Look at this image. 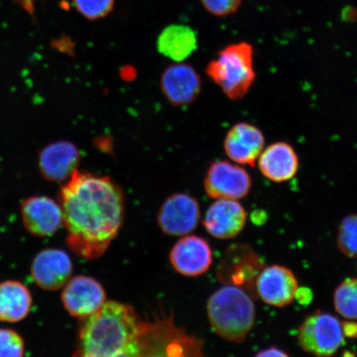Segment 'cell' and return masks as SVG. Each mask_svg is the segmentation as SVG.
Wrapping results in <instances>:
<instances>
[{"label":"cell","mask_w":357,"mask_h":357,"mask_svg":"<svg viewBox=\"0 0 357 357\" xmlns=\"http://www.w3.org/2000/svg\"><path fill=\"white\" fill-rule=\"evenodd\" d=\"M189 345L190 337L171 320L147 323L132 306L109 301L84 321L75 356L137 357L173 355L172 351L181 355Z\"/></svg>","instance_id":"cell-1"},{"label":"cell","mask_w":357,"mask_h":357,"mask_svg":"<svg viewBox=\"0 0 357 357\" xmlns=\"http://www.w3.org/2000/svg\"><path fill=\"white\" fill-rule=\"evenodd\" d=\"M66 244L88 260L100 257L121 229L123 191L108 176L75 171L61 187Z\"/></svg>","instance_id":"cell-2"},{"label":"cell","mask_w":357,"mask_h":357,"mask_svg":"<svg viewBox=\"0 0 357 357\" xmlns=\"http://www.w3.org/2000/svg\"><path fill=\"white\" fill-rule=\"evenodd\" d=\"M207 314L214 333L226 341L242 343L255 324L256 306L244 289L226 284L209 297Z\"/></svg>","instance_id":"cell-3"},{"label":"cell","mask_w":357,"mask_h":357,"mask_svg":"<svg viewBox=\"0 0 357 357\" xmlns=\"http://www.w3.org/2000/svg\"><path fill=\"white\" fill-rule=\"evenodd\" d=\"M206 73L229 99H242L256 79L252 45L243 42L223 48L209 62Z\"/></svg>","instance_id":"cell-4"},{"label":"cell","mask_w":357,"mask_h":357,"mask_svg":"<svg viewBox=\"0 0 357 357\" xmlns=\"http://www.w3.org/2000/svg\"><path fill=\"white\" fill-rule=\"evenodd\" d=\"M342 323L328 312L316 310L307 315L298 329L302 349L317 356H331L344 343Z\"/></svg>","instance_id":"cell-5"},{"label":"cell","mask_w":357,"mask_h":357,"mask_svg":"<svg viewBox=\"0 0 357 357\" xmlns=\"http://www.w3.org/2000/svg\"><path fill=\"white\" fill-rule=\"evenodd\" d=\"M264 267V263L251 245L235 244L227 250L223 257L218 269V280L243 289L256 298V281Z\"/></svg>","instance_id":"cell-6"},{"label":"cell","mask_w":357,"mask_h":357,"mask_svg":"<svg viewBox=\"0 0 357 357\" xmlns=\"http://www.w3.org/2000/svg\"><path fill=\"white\" fill-rule=\"evenodd\" d=\"M252 186V178L248 172L243 167L227 160L212 163L204 178L205 191L209 197L215 199H244Z\"/></svg>","instance_id":"cell-7"},{"label":"cell","mask_w":357,"mask_h":357,"mask_svg":"<svg viewBox=\"0 0 357 357\" xmlns=\"http://www.w3.org/2000/svg\"><path fill=\"white\" fill-rule=\"evenodd\" d=\"M61 301L70 316L86 319L104 305L106 294L99 281L87 275H77L66 284Z\"/></svg>","instance_id":"cell-8"},{"label":"cell","mask_w":357,"mask_h":357,"mask_svg":"<svg viewBox=\"0 0 357 357\" xmlns=\"http://www.w3.org/2000/svg\"><path fill=\"white\" fill-rule=\"evenodd\" d=\"M200 206L198 200L187 194H174L167 199L158 213V225L169 236H185L198 226Z\"/></svg>","instance_id":"cell-9"},{"label":"cell","mask_w":357,"mask_h":357,"mask_svg":"<svg viewBox=\"0 0 357 357\" xmlns=\"http://www.w3.org/2000/svg\"><path fill=\"white\" fill-rule=\"evenodd\" d=\"M73 264L64 250L47 248L35 256L31 275L38 287L56 291L63 288L73 275Z\"/></svg>","instance_id":"cell-10"},{"label":"cell","mask_w":357,"mask_h":357,"mask_svg":"<svg viewBox=\"0 0 357 357\" xmlns=\"http://www.w3.org/2000/svg\"><path fill=\"white\" fill-rule=\"evenodd\" d=\"M20 211L26 230L38 238L52 236L64 225L61 205L47 196L26 199Z\"/></svg>","instance_id":"cell-11"},{"label":"cell","mask_w":357,"mask_h":357,"mask_svg":"<svg viewBox=\"0 0 357 357\" xmlns=\"http://www.w3.org/2000/svg\"><path fill=\"white\" fill-rule=\"evenodd\" d=\"M298 288L294 272L280 265L263 268L256 281L257 296L266 305L276 307L291 303L296 298Z\"/></svg>","instance_id":"cell-12"},{"label":"cell","mask_w":357,"mask_h":357,"mask_svg":"<svg viewBox=\"0 0 357 357\" xmlns=\"http://www.w3.org/2000/svg\"><path fill=\"white\" fill-rule=\"evenodd\" d=\"M160 84L166 99L177 107L189 105L197 100L202 87L197 71L183 61L165 69Z\"/></svg>","instance_id":"cell-13"},{"label":"cell","mask_w":357,"mask_h":357,"mask_svg":"<svg viewBox=\"0 0 357 357\" xmlns=\"http://www.w3.org/2000/svg\"><path fill=\"white\" fill-rule=\"evenodd\" d=\"M169 261L178 273L195 278L207 272L213 263V252L206 240L186 236L178 241L169 253Z\"/></svg>","instance_id":"cell-14"},{"label":"cell","mask_w":357,"mask_h":357,"mask_svg":"<svg viewBox=\"0 0 357 357\" xmlns=\"http://www.w3.org/2000/svg\"><path fill=\"white\" fill-rule=\"evenodd\" d=\"M247 222V212L238 200L217 199L208 208L204 226L217 239L234 238L242 231Z\"/></svg>","instance_id":"cell-15"},{"label":"cell","mask_w":357,"mask_h":357,"mask_svg":"<svg viewBox=\"0 0 357 357\" xmlns=\"http://www.w3.org/2000/svg\"><path fill=\"white\" fill-rule=\"evenodd\" d=\"M80 159L82 153L73 142H53L45 147L40 153V172L49 181H65L77 171Z\"/></svg>","instance_id":"cell-16"},{"label":"cell","mask_w":357,"mask_h":357,"mask_svg":"<svg viewBox=\"0 0 357 357\" xmlns=\"http://www.w3.org/2000/svg\"><path fill=\"white\" fill-rule=\"evenodd\" d=\"M223 146L234 162L254 167L264 150V134L252 124L236 123L227 132Z\"/></svg>","instance_id":"cell-17"},{"label":"cell","mask_w":357,"mask_h":357,"mask_svg":"<svg viewBox=\"0 0 357 357\" xmlns=\"http://www.w3.org/2000/svg\"><path fill=\"white\" fill-rule=\"evenodd\" d=\"M300 167L296 150L287 142H278L268 146L258 158V167L268 180L281 183L291 180Z\"/></svg>","instance_id":"cell-18"},{"label":"cell","mask_w":357,"mask_h":357,"mask_svg":"<svg viewBox=\"0 0 357 357\" xmlns=\"http://www.w3.org/2000/svg\"><path fill=\"white\" fill-rule=\"evenodd\" d=\"M156 47L160 54L174 61L182 62L197 49V35L189 26L169 25L160 33Z\"/></svg>","instance_id":"cell-19"},{"label":"cell","mask_w":357,"mask_h":357,"mask_svg":"<svg viewBox=\"0 0 357 357\" xmlns=\"http://www.w3.org/2000/svg\"><path fill=\"white\" fill-rule=\"evenodd\" d=\"M33 307V296L24 284L17 280L0 283V321L17 323L28 317Z\"/></svg>","instance_id":"cell-20"},{"label":"cell","mask_w":357,"mask_h":357,"mask_svg":"<svg viewBox=\"0 0 357 357\" xmlns=\"http://www.w3.org/2000/svg\"><path fill=\"white\" fill-rule=\"evenodd\" d=\"M335 310L347 320H357V279L343 280L333 294Z\"/></svg>","instance_id":"cell-21"},{"label":"cell","mask_w":357,"mask_h":357,"mask_svg":"<svg viewBox=\"0 0 357 357\" xmlns=\"http://www.w3.org/2000/svg\"><path fill=\"white\" fill-rule=\"evenodd\" d=\"M337 247L345 257H357V213L343 218L338 227Z\"/></svg>","instance_id":"cell-22"},{"label":"cell","mask_w":357,"mask_h":357,"mask_svg":"<svg viewBox=\"0 0 357 357\" xmlns=\"http://www.w3.org/2000/svg\"><path fill=\"white\" fill-rule=\"evenodd\" d=\"M77 10L89 20H97L109 15L114 0H73Z\"/></svg>","instance_id":"cell-23"},{"label":"cell","mask_w":357,"mask_h":357,"mask_svg":"<svg viewBox=\"0 0 357 357\" xmlns=\"http://www.w3.org/2000/svg\"><path fill=\"white\" fill-rule=\"evenodd\" d=\"M24 354V341L20 335L10 328H0V357H21Z\"/></svg>","instance_id":"cell-24"},{"label":"cell","mask_w":357,"mask_h":357,"mask_svg":"<svg viewBox=\"0 0 357 357\" xmlns=\"http://www.w3.org/2000/svg\"><path fill=\"white\" fill-rule=\"evenodd\" d=\"M242 0H201L206 10L216 16H225L234 13Z\"/></svg>","instance_id":"cell-25"},{"label":"cell","mask_w":357,"mask_h":357,"mask_svg":"<svg viewBox=\"0 0 357 357\" xmlns=\"http://www.w3.org/2000/svg\"><path fill=\"white\" fill-rule=\"evenodd\" d=\"M296 298L302 305H309L312 300V290L307 288H298Z\"/></svg>","instance_id":"cell-26"},{"label":"cell","mask_w":357,"mask_h":357,"mask_svg":"<svg viewBox=\"0 0 357 357\" xmlns=\"http://www.w3.org/2000/svg\"><path fill=\"white\" fill-rule=\"evenodd\" d=\"M343 335L348 338H357V323L351 320L342 324Z\"/></svg>","instance_id":"cell-27"},{"label":"cell","mask_w":357,"mask_h":357,"mask_svg":"<svg viewBox=\"0 0 357 357\" xmlns=\"http://www.w3.org/2000/svg\"><path fill=\"white\" fill-rule=\"evenodd\" d=\"M257 356H289L287 352L280 349L279 347H270L266 348L264 350H261L256 355Z\"/></svg>","instance_id":"cell-28"},{"label":"cell","mask_w":357,"mask_h":357,"mask_svg":"<svg viewBox=\"0 0 357 357\" xmlns=\"http://www.w3.org/2000/svg\"><path fill=\"white\" fill-rule=\"evenodd\" d=\"M15 1L29 13H33L36 0H15Z\"/></svg>","instance_id":"cell-29"}]
</instances>
